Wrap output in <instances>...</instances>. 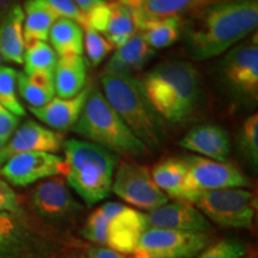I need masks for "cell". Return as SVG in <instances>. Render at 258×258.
<instances>
[{
	"label": "cell",
	"mask_w": 258,
	"mask_h": 258,
	"mask_svg": "<svg viewBox=\"0 0 258 258\" xmlns=\"http://www.w3.org/2000/svg\"><path fill=\"white\" fill-rule=\"evenodd\" d=\"M220 0H146L139 10L140 27L145 19L179 17L196 14Z\"/></svg>",
	"instance_id": "25"
},
{
	"label": "cell",
	"mask_w": 258,
	"mask_h": 258,
	"mask_svg": "<svg viewBox=\"0 0 258 258\" xmlns=\"http://www.w3.org/2000/svg\"><path fill=\"white\" fill-rule=\"evenodd\" d=\"M62 145V135L56 131L28 120L10 137L3 152V164L11 157L21 153H55L61 150Z\"/></svg>",
	"instance_id": "14"
},
{
	"label": "cell",
	"mask_w": 258,
	"mask_h": 258,
	"mask_svg": "<svg viewBox=\"0 0 258 258\" xmlns=\"http://www.w3.org/2000/svg\"><path fill=\"white\" fill-rule=\"evenodd\" d=\"M111 190L123 201L141 211H154L169 202V198L154 183L151 171L131 160L120 161Z\"/></svg>",
	"instance_id": "10"
},
{
	"label": "cell",
	"mask_w": 258,
	"mask_h": 258,
	"mask_svg": "<svg viewBox=\"0 0 258 258\" xmlns=\"http://www.w3.org/2000/svg\"><path fill=\"white\" fill-rule=\"evenodd\" d=\"M247 252L246 245L237 239H222L207 246L198 258H241Z\"/></svg>",
	"instance_id": "34"
},
{
	"label": "cell",
	"mask_w": 258,
	"mask_h": 258,
	"mask_svg": "<svg viewBox=\"0 0 258 258\" xmlns=\"http://www.w3.org/2000/svg\"><path fill=\"white\" fill-rule=\"evenodd\" d=\"M209 243L207 232L147 228L131 258H194Z\"/></svg>",
	"instance_id": "9"
},
{
	"label": "cell",
	"mask_w": 258,
	"mask_h": 258,
	"mask_svg": "<svg viewBox=\"0 0 258 258\" xmlns=\"http://www.w3.org/2000/svg\"><path fill=\"white\" fill-rule=\"evenodd\" d=\"M110 18L106 25L104 37L114 48H120L139 32L138 10L131 9L118 0L108 3Z\"/></svg>",
	"instance_id": "23"
},
{
	"label": "cell",
	"mask_w": 258,
	"mask_h": 258,
	"mask_svg": "<svg viewBox=\"0 0 258 258\" xmlns=\"http://www.w3.org/2000/svg\"><path fill=\"white\" fill-rule=\"evenodd\" d=\"M23 36L25 47L35 42H47L56 17L41 0H27L24 4Z\"/></svg>",
	"instance_id": "24"
},
{
	"label": "cell",
	"mask_w": 258,
	"mask_h": 258,
	"mask_svg": "<svg viewBox=\"0 0 258 258\" xmlns=\"http://www.w3.org/2000/svg\"><path fill=\"white\" fill-rule=\"evenodd\" d=\"M9 139L6 138H0V165L3 164V152H4V148L6 146V144H8Z\"/></svg>",
	"instance_id": "43"
},
{
	"label": "cell",
	"mask_w": 258,
	"mask_h": 258,
	"mask_svg": "<svg viewBox=\"0 0 258 258\" xmlns=\"http://www.w3.org/2000/svg\"><path fill=\"white\" fill-rule=\"evenodd\" d=\"M5 57H4V55H3V53H2V50H0V66H2V63H4L5 62Z\"/></svg>",
	"instance_id": "44"
},
{
	"label": "cell",
	"mask_w": 258,
	"mask_h": 258,
	"mask_svg": "<svg viewBox=\"0 0 258 258\" xmlns=\"http://www.w3.org/2000/svg\"><path fill=\"white\" fill-rule=\"evenodd\" d=\"M122 203L118 202H106L101 207L95 209L89 218L86 219L85 225L82 230L84 239L91 241L96 245H105L106 230H108L109 221L111 218L120 211Z\"/></svg>",
	"instance_id": "30"
},
{
	"label": "cell",
	"mask_w": 258,
	"mask_h": 258,
	"mask_svg": "<svg viewBox=\"0 0 258 258\" xmlns=\"http://www.w3.org/2000/svg\"><path fill=\"white\" fill-rule=\"evenodd\" d=\"M258 25L257 0H220L192 15L183 25L188 55L203 61L233 48Z\"/></svg>",
	"instance_id": "1"
},
{
	"label": "cell",
	"mask_w": 258,
	"mask_h": 258,
	"mask_svg": "<svg viewBox=\"0 0 258 258\" xmlns=\"http://www.w3.org/2000/svg\"><path fill=\"white\" fill-rule=\"evenodd\" d=\"M54 89L60 98H72L85 89L88 63L83 55L57 57L53 76Z\"/></svg>",
	"instance_id": "19"
},
{
	"label": "cell",
	"mask_w": 258,
	"mask_h": 258,
	"mask_svg": "<svg viewBox=\"0 0 258 258\" xmlns=\"http://www.w3.org/2000/svg\"><path fill=\"white\" fill-rule=\"evenodd\" d=\"M21 211L18 195L8 182L0 179V213H18Z\"/></svg>",
	"instance_id": "37"
},
{
	"label": "cell",
	"mask_w": 258,
	"mask_h": 258,
	"mask_svg": "<svg viewBox=\"0 0 258 258\" xmlns=\"http://www.w3.org/2000/svg\"><path fill=\"white\" fill-rule=\"evenodd\" d=\"M73 132L115 154L135 158L148 152L146 145L135 137L97 88H90Z\"/></svg>",
	"instance_id": "5"
},
{
	"label": "cell",
	"mask_w": 258,
	"mask_h": 258,
	"mask_svg": "<svg viewBox=\"0 0 258 258\" xmlns=\"http://www.w3.org/2000/svg\"><path fill=\"white\" fill-rule=\"evenodd\" d=\"M17 91L29 104V108H41L50 102L55 95L53 77L44 74L18 73Z\"/></svg>",
	"instance_id": "28"
},
{
	"label": "cell",
	"mask_w": 258,
	"mask_h": 258,
	"mask_svg": "<svg viewBox=\"0 0 258 258\" xmlns=\"http://www.w3.org/2000/svg\"><path fill=\"white\" fill-rule=\"evenodd\" d=\"M103 2H115V0H103Z\"/></svg>",
	"instance_id": "46"
},
{
	"label": "cell",
	"mask_w": 258,
	"mask_h": 258,
	"mask_svg": "<svg viewBox=\"0 0 258 258\" xmlns=\"http://www.w3.org/2000/svg\"><path fill=\"white\" fill-rule=\"evenodd\" d=\"M219 77L227 92L241 103L258 101V36L230 49L219 64Z\"/></svg>",
	"instance_id": "7"
},
{
	"label": "cell",
	"mask_w": 258,
	"mask_h": 258,
	"mask_svg": "<svg viewBox=\"0 0 258 258\" xmlns=\"http://www.w3.org/2000/svg\"><path fill=\"white\" fill-rule=\"evenodd\" d=\"M238 150L251 169L258 167V114H252L241 124L238 133Z\"/></svg>",
	"instance_id": "31"
},
{
	"label": "cell",
	"mask_w": 258,
	"mask_h": 258,
	"mask_svg": "<svg viewBox=\"0 0 258 258\" xmlns=\"http://www.w3.org/2000/svg\"><path fill=\"white\" fill-rule=\"evenodd\" d=\"M147 228L145 213L122 205L109 221L105 246L121 254H133Z\"/></svg>",
	"instance_id": "15"
},
{
	"label": "cell",
	"mask_w": 258,
	"mask_h": 258,
	"mask_svg": "<svg viewBox=\"0 0 258 258\" xmlns=\"http://www.w3.org/2000/svg\"><path fill=\"white\" fill-rule=\"evenodd\" d=\"M253 192L243 188H225L199 194L192 205L220 227L249 230L256 212Z\"/></svg>",
	"instance_id": "6"
},
{
	"label": "cell",
	"mask_w": 258,
	"mask_h": 258,
	"mask_svg": "<svg viewBox=\"0 0 258 258\" xmlns=\"http://www.w3.org/2000/svg\"><path fill=\"white\" fill-rule=\"evenodd\" d=\"M148 102L161 120L177 124L195 112L201 97L199 71L186 61H165L140 80Z\"/></svg>",
	"instance_id": "2"
},
{
	"label": "cell",
	"mask_w": 258,
	"mask_h": 258,
	"mask_svg": "<svg viewBox=\"0 0 258 258\" xmlns=\"http://www.w3.org/2000/svg\"><path fill=\"white\" fill-rule=\"evenodd\" d=\"M50 43L56 55H83L84 31L82 25L69 18H59L51 25L49 31Z\"/></svg>",
	"instance_id": "26"
},
{
	"label": "cell",
	"mask_w": 258,
	"mask_h": 258,
	"mask_svg": "<svg viewBox=\"0 0 258 258\" xmlns=\"http://www.w3.org/2000/svg\"><path fill=\"white\" fill-rule=\"evenodd\" d=\"M73 3L78 6L80 11H83L84 14H88V12L91 11L92 9H95L96 6L103 4V0H73Z\"/></svg>",
	"instance_id": "40"
},
{
	"label": "cell",
	"mask_w": 258,
	"mask_h": 258,
	"mask_svg": "<svg viewBox=\"0 0 258 258\" xmlns=\"http://www.w3.org/2000/svg\"><path fill=\"white\" fill-rule=\"evenodd\" d=\"M241 258H257V257L254 256V254H245V256L241 257Z\"/></svg>",
	"instance_id": "45"
},
{
	"label": "cell",
	"mask_w": 258,
	"mask_h": 258,
	"mask_svg": "<svg viewBox=\"0 0 258 258\" xmlns=\"http://www.w3.org/2000/svg\"><path fill=\"white\" fill-rule=\"evenodd\" d=\"M185 201L192 203L199 194L225 188H246L250 179L230 161H218L205 157H185Z\"/></svg>",
	"instance_id": "8"
},
{
	"label": "cell",
	"mask_w": 258,
	"mask_h": 258,
	"mask_svg": "<svg viewBox=\"0 0 258 258\" xmlns=\"http://www.w3.org/2000/svg\"><path fill=\"white\" fill-rule=\"evenodd\" d=\"M90 92V88H85L79 95L72 98L54 97L50 102L41 108H29L41 122L51 129L67 131L77 123Z\"/></svg>",
	"instance_id": "18"
},
{
	"label": "cell",
	"mask_w": 258,
	"mask_h": 258,
	"mask_svg": "<svg viewBox=\"0 0 258 258\" xmlns=\"http://www.w3.org/2000/svg\"><path fill=\"white\" fill-rule=\"evenodd\" d=\"M182 18H148L141 23L140 30L145 41L153 49H164L179 40L183 32Z\"/></svg>",
	"instance_id": "27"
},
{
	"label": "cell",
	"mask_w": 258,
	"mask_h": 258,
	"mask_svg": "<svg viewBox=\"0 0 258 258\" xmlns=\"http://www.w3.org/2000/svg\"><path fill=\"white\" fill-rule=\"evenodd\" d=\"M109 18H110V8H109L108 3H103L86 14L88 25L85 28H91L93 30L98 31L99 34L101 32L104 34Z\"/></svg>",
	"instance_id": "36"
},
{
	"label": "cell",
	"mask_w": 258,
	"mask_h": 258,
	"mask_svg": "<svg viewBox=\"0 0 258 258\" xmlns=\"http://www.w3.org/2000/svg\"><path fill=\"white\" fill-rule=\"evenodd\" d=\"M156 54V50L148 46L141 32L129 38L123 46L117 48L115 54L106 63L104 72L133 74L146 64Z\"/></svg>",
	"instance_id": "20"
},
{
	"label": "cell",
	"mask_w": 258,
	"mask_h": 258,
	"mask_svg": "<svg viewBox=\"0 0 258 258\" xmlns=\"http://www.w3.org/2000/svg\"><path fill=\"white\" fill-rule=\"evenodd\" d=\"M23 63L24 73L27 76L44 74L53 77L57 63V55L47 42H35L25 47Z\"/></svg>",
	"instance_id": "29"
},
{
	"label": "cell",
	"mask_w": 258,
	"mask_h": 258,
	"mask_svg": "<svg viewBox=\"0 0 258 258\" xmlns=\"http://www.w3.org/2000/svg\"><path fill=\"white\" fill-rule=\"evenodd\" d=\"M17 76L18 72L12 67L0 66V104L15 116H24L25 109L17 91Z\"/></svg>",
	"instance_id": "32"
},
{
	"label": "cell",
	"mask_w": 258,
	"mask_h": 258,
	"mask_svg": "<svg viewBox=\"0 0 258 258\" xmlns=\"http://www.w3.org/2000/svg\"><path fill=\"white\" fill-rule=\"evenodd\" d=\"M23 24L24 11L17 3L0 21V50L6 61L17 64L23 63L24 59Z\"/></svg>",
	"instance_id": "21"
},
{
	"label": "cell",
	"mask_w": 258,
	"mask_h": 258,
	"mask_svg": "<svg viewBox=\"0 0 258 258\" xmlns=\"http://www.w3.org/2000/svg\"><path fill=\"white\" fill-rule=\"evenodd\" d=\"M148 228L185 232H209L212 224L192 203L176 201L166 203L146 214Z\"/></svg>",
	"instance_id": "16"
},
{
	"label": "cell",
	"mask_w": 258,
	"mask_h": 258,
	"mask_svg": "<svg viewBox=\"0 0 258 258\" xmlns=\"http://www.w3.org/2000/svg\"><path fill=\"white\" fill-rule=\"evenodd\" d=\"M178 145L184 150L218 161L227 160L232 150L228 132L214 123L195 125L180 139Z\"/></svg>",
	"instance_id": "17"
},
{
	"label": "cell",
	"mask_w": 258,
	"mask_h": 258,
	"mask_svg": "<svg viewBox=\"0 0 258 258\" xmlns=\"http://www.w3.org/2000/svg\"><path fill=\"white\" fill-rule=\"evenodd\" d=\"M18 117L0 104V138L10 139L17 129Z\"/></svg>",
	"instance_id": "38"
},
{
	"label": "cell",
	"mask_w": 258,
	"mask_h": 258,
	"mask_svg": "<svg viewBox=\"0 0 258 258\" xmlns=\"http://www.w3.org/2000/svg\"><path fill=\"white\" fill-rule=\"evenodd\" d=\"M103 95L117 115L148 150H158L165 140L163 121L145 95L141 82L133 74L103 72Z\"/></svg>",
	"instance_id": "4"
},
{
	"label": "cell",
	"mask_w": 258,
	"mask_h": 258,
	"mask_svg": "<svg viewBox=\"0 0 258 258\" xmlns=\"http://www.w3.org/2000/svg\"><path fill=\"white\" fill-rule=\"evenodd\" d=\"M47 250V238L23 212L0 213V258H36Z\"/></svg>",
	"instance_id": "12"
},
{
	"label": "cell",
	"mask_w": 258,
	"mask_h": 258,
	"mask_svg": "<svg viewBox=\"0 0 258 258\" xmlns=\"http://www.w3.org/2000/svg\"><path fill=\"white\" fill-rule=\"evenodd\" d=\"M84 32V47L88 54V59L92 66H98L102 61L108 56L112 50V47L104 36H102L98 31L91 28H83Z\"/></svg>",
	"instance_id": "33"
},
{
	"label": "cell",
	"mask_w": 258,
	"mask_h": 258,
	"mask_svg": "<svg viewBox=\"0 0 258 258\" xmlns=\"http://www.w3.org/2000/svg\"><path fill=\"white\" fill-rule=\"evenodd\" d=\"M64 180L88 206L108 198L118 164L117 154L86 140L64 141Z\"/></svg>",
	"instance_id": "3"
},
{
	"label": "cell",
	"mask_w": 258,
	"mask_h": 258,
	"mask_svg": "<svg viewBox=\"0 0 258 258\" xmlns=\"http://www.w3.org/2000/svg\"><path fill=\"white\" fill-rule=\"evenodd\" d=\"M64 161L53 153L16 154L5 161L2 175L12 185L27 186L41 179L63 175Z\"/></svg>",
	"instance_id": "13"
},
{
	"label": "cell",
	"mask_w": 258,
	"mask_h": 258,
	"mask_svg": "<svg viewBox=\"0 0 258 258\" xmlns=\"http://www.w3.org/2000/svg\"><path fill=\"white\" fill-rule=\"evenodd\" d=\"M118 2L131 9H140L146 0H118Z\"/></svg>",
	"instance_id": "42"
},
{
	"label": "cell",
	"mask_w": 258,
	"mask_h": 258,
	"mask_svg": "<svg viewBox=\"0 0 258 258\" xmlns=\"http://www.w3.org/2000/svg\"><path fill=\"white\" fill-rule=\"evenodd\" d=\"M16 0H0V21L8 14L9 10L16 4Z\"/></svg>",
	"instance_id": "41"
},
{
	"label": "cell",
	"mask_w": 258,
	"mask_h": 258,
	"mask_svg": "<svg viewBox=\"0 0 258 258\" xmlns=\"http://www.w3.org/2000/svg\"><path fill=\"white\" fill-rule=\"evenodd\" d=\"M186 163L184 158H167L153 166L151 176L158 188L167 198L185 201L184 180Z\"/></svg>",
	"instance_id": "22"
},
{
	"label": "cell",
	"mask_w": 258,
	"mask_h": 258,
	"mask_svg": "<svg viewBox=\"0 0 258 258\" xmlns=\"http://www.w3.org/2000/svg\"><path fill=\"white\" fill-rule=\"evenodd\" d=\"M76 258H125L123 254L116 252V251L109 249V247L95 245V246H88L82 251Z\"/></svg>",
	"instance_id": "39"
},
{
	"label": "cell",
	"mask_w": 258,
	"mask_h": 258,
	"mask_svg": "<svg viewBox=\"0 0 258 258\" xmlns=\"http://www.w3.org/2000/svg\"><path fill=\"white\" fill-rule=\"evenodd\" d=\"M30 206L37 217L49 224H71L83 212L82 203L61 176L42 180L31 190Z\"/></svg>",
	"instance_id": "11"
},
{
	"label": "cell",
	"mask_w": 258,
	"mask_h": 258,
	"mask_svg": "<svg viewBox=\"0 0 258 258\" xmlns=\"http://www.w3.org/2000/svg\"><path fill=\"white\" fill-rule=\"evenodd\" d=\"M57 18H69L77 22L82 28L88 25L86 15L80 11L73 0H41Z\"/></svg>",
	"instance_id": "35"
}]
</instances>
